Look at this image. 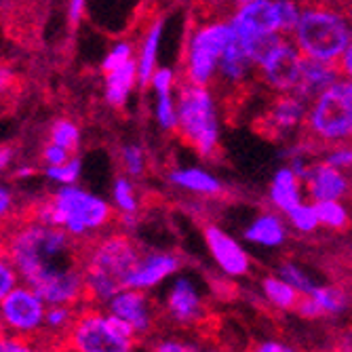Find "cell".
Masks as SVG:
<instances>
[{
    "label": "cell",
    "instance_id": "obj_1",
    "mask_svg": "<svg viewBox=\"0 0 352 352\" xmlns=\"http://www.w3.org/2000/svg\"><path fill=\"white\" fill-rule=\"evenodd\" d=\"M3 247L21 283L36 289L47 304L78 306L85 300L82 247L66 230L30 217L7 230Z\"/></svg>",
    "mask_w": 352,
    "mask_h": 352
},
{
    "label": "cell",
    "instance_id": "obj_2",
    "mask_svg": "<svg viewBox=\"0 0 352 352\" xmlns=\"http://www.w3.org/2000/svg\"><path fill=\"white\" fill-rule=\"evenodd\" d=\"M30 215L66 230L78 243H89L112 223L114 205L78 184H68L55 188L51 195L36 201L30 209Z\"/></svg>",
    "mask_w": 352,
    "mask_h": 352
},
{
    "label": "cell",
    "instance_id": "obj_3",
    "mask_svg": "<svg viewBox=\"0 0 352 352\" xmlns=\"http://www.w3.org/2000/svg\"><path fill=\"white\" fill-rule=\"evenodd\" d=\"M142 258L131 236L122 232L100 234L82 249L85 300L93 306H106L120 289Z\"/></svg>",
    "mask_w": 352,
    "mask_h": 352
},
{
    "label": "cell",
    "instance_id": "obj_4",
    "mask_svg": "<svg viewBox=\"0 0 352 352\" xmlns=\"http://www.w3.org/2000/svg\"><path fill=\"white\" fill-rule=\"evenodd\" d=\"M292 38L306 57L338 63L352 43L350 13L342 7L308 3Z\"/></svg>",
    "mask_w": 352,
    "mask_h": 352
},
{
    "label": "cell",
    "instance_id": "obj_5",
    "mask_svg": "<svg viewBox=\"0 0 352 352\" xmlns=\"http://www.w3.org/2000/svg\"><path fill=\"white\" fill-rule=\"evenodd\" d=\"M177 135L203 158L219 148V120L215 98L205 85L184 80L177 91Z\"/></svg>",
    "mask_w": 352,
    "mask_h": 352
},
{
    "label": "cell",
    "instance_id": "obj_6",
    "mask_svg": "<svg viewBox=\"0 0 352 352\" xmlns=\"http://www.w3.org/2000/svg\"><path fill=\"white\" fill-rule=\"evenodd\" d=\"M306 135L318 146L352 142V80L340 76L308 106Z\"/></svg>",
    "mask_w": 352,
    "mask_h": 352
},
{
    "label": "cell",
    "instance_id": "obj_7",
    "mask_svg": "<svg viewBox=\"0 0 352 352\" xmlns=\"http://www.w3.org/2000/svg\"><path fill=\"white\" fill-rule=\"evenodd\" d=\"M138 331L124 318L95 308L76 314L63 346L78 352H129L135 348Z\"/></svg>",
    "mask_w": 352,
    "mask_h": 352
},
{
    "label": "cell",
    "instance_id": "obj_8",
    "mask_svg": "<svg viewBox=\"0 0 352 352\" xmlns=\"http://www.w3.org/2000/svg\"><path fill=\"white\" fill-rule=\"evenodd\" d=\"M236 38L230 21H211L199 25L188 38L184 59V80L209 87L217 76V63L226 47Z\"/></svg>",
    "mask_w": 352,
    "mask_h": 352
},
{
    "label": "cell",
    "instance_id": "obj_9",
    "mask_svg": "<svg viewBox=\"0 0 352 352\" xmlns=\"http://www.w3.org/2000/svg\"><path fill=\"white\" fill-rule=\"evenodd\" d=\"M49 304L30 285L19 283L0 298V329L21 338H34L45 331V316Z\"/></svg>",
    "mask_w": 352,
    "mask_h": 352
},
{
    "label": "cell",
    "instance_id": "obj_10",
    "mask_svg": "<svg viewBox=\"0 0 352 352\" xmlns=\"http://www.w3.org/2000/svg\"><path fill=\"white\" fill-rule=\"evenodd\" d=\"M304 68V53L294 38L283 36L258 63L260 80L274 93H294Z\"/></svg>",
    "mask_w": 352,
    "mask_h": 352
},
{
    "label": "cell",
    "instance_id": "obj_11",
    "mask_svg": "<svg viewBox=\"0 0 352 352\" xmlns=\"http://www.w3.org/2000/svg\"><path fill=\"white\" fill-rule=\"evenodd\" d=\"M230 23L236 36L283 34L276 0H249V3L239 5V9L230 17Z\"/></svg>",
    "mask_w": 352,
    "mask_h": 352
},
{
    "label": "cell",
    "instance_id": "obj_12",
    "mask_svg": "<svg viewBox=\"0 0 352 352\" xmlns=\"http://www.w3.org/2000/svg\"><path fill=\"white\" fill-rule=\"evenodd\" d=\"M179 268H182V260L175 253H167V251L142 253L140 262L135 264L131 274L126 276L124 287H129V289H142V292L154 289L156 285H161Z\"/></svg>",
    "mask_w": 352,
    "mask_h": 352
},
{
    "label": "cell",
    "instance_id": "obj_13",
    "mask_svg": "<svg viewBox=\"0 0 352 352\" xmlns=\"http://www.w3.org/2000/svg\"><path fill=\"white\" fill-rule=\"evenodd\" d=\"M205 243L213 255L215 264L221 268L223 274L228 276H245L251 268L249 253L243 249V245L232 239L228 232H223L219 226H207L205 228Z\"/></svg>",
    "mask_w": 352,
    "mask_h": 352
},
{
    "label": "cell",
    "instance_id": "obj_14",
    "mask_svg": "<svg viewBox=\"0 0 352 352\" xmlns=\"http://www.w3.org/2000/svg\"><path fill=\"white\" fill-rule=\"evenodd\" d=\"M165 308H167V314L171 316V321L184 327L197 325L205 316L203 298L197 289V285L188 276H179L173 283L171 292L165 300Z\"/></svg>",
    "mask_w": 352,
    "mask_h": 352
},
{
    "label": "cell",
    "instance_id": "obj_15",
    "mask_svg": "<svg viewBox=\"0 0 352 352\" xmlns=\"http://www.w3.org/2000/svg\"><path fill=\"white\" fill-rule=\"evenodd\" d=\"M106 308L112 314L124 318L126 323H131L140 338L146 336V333H150V329L154 325L152 304H150L146 292H142V289H129V287H124V289H120L106 304Z\"/></svg>",
    "mask_w": 352,
    "mask_h": 352
},
{
    "label": "cell",
    "instance_id": "obj_16",
    "mask_svg": "<svg viewBox=\"0 0 352 352\" xmlns=\"http://www.w3.org/2000/svg\"><path fill=\"white\" fill-rule=\"evenodd\" d=\"M308 102H304L296 93H276L272 106L266 112V131L274 135H283L304 126L308 116Z\"/></svg>",
    "mask_w": 352,
    "mask_h": 352
},
{
    "label": "cell",
    "instance_id": "obj_17",
    "mask_svg": "<svg viewBox=\"0 0 352 352\" xmlns=\"http://www.w3.org/2000/svg\"><path fill=\"white\" fill-rule=\"evenodd\" d=\"M304 184L312 201H329V199L342 201L350 192V182L344 175V171L325 161L318 165H310Z\"/></svg>",
    "mask_w": 352,
    "mask_h": 352
},
{
    "label": "cell",
    "instance_id": "obj_18",
    "mask_svg": "<svg viewBox=\"0 0 352 352\" xmlns=\"http://www.w3.org/2000/svg\"><path fill=\"white\" fill-rule=\"evenodd\" d=\"M342 76L340 66L331 61H321V59H312L304 55V68H302V78L296 87V95L304 102H312L318 93L323 89H327L333 80H338Z\"/></svg>",
    "mask_w": 352,
    "mask_h": 352
},
{
    "label": "cell",
    "instance_id": "obj_19",
    "mask_svg": "<svg viewBox=\"0 0 352 352\" xmlns=\"http://www.w3.org/2000/svg\"><path fill=\"white\" fill-rule=\"evenodd\" d=\"M253 70H255V63H253L251 55L247 53L245 45L236 36L219 57L217 78L228 87H241L251 76Z\"/></svg>",
    "mask_w": 352,
    "mask_h": 352
},
{
    "label": "cell",
    "instance_id": "obj_20",
    "mask_svg": "<svg viewBox=\"0 0 352 352\" xmlns=\"http://www.w3.org/2000/svg\"><path fill=\"white\" fill-rule=\"evenodd\" d=\"M135 85H140L138 59H131L110 72H104V98L112 108H122Z\"/></svg>",
    "mask_w": 352,
    "mask_h": 352
},
{
    "label": "cell",
    "instance_id": "obj_21",
    "mask_svg": "<svg viewBox=\"0 0 352 352\" xmlns=\"http://www.w3.org/2000/svg\"><path fill=\"white\" fill-rule=\"evenodd\" d=\"M302 179L300 175L292 169V167H280L274 177H272V186H270V203L287 213L289 209H294L296 205H300L304 201L302 197Z\"/></svg>",
    "mask_w": 352,
    "mask_h": 352
},
{
    "label": "cell",
    "instance_id": "obj_22",
    "mask_svg": "<svg viewBox=\"0 0 352 352\" xmlns=\"http://www.w3.org/2000/svg\"><path fill=\"white\" fill-rule=\"evenodd\" d=\"M163 28L165 21L163 19H154L142 41V47L138 51V78H140V87L146 89L150 87L152 74L156 70V59H158V47H161V36H163Z\"/></svg>",
    "mask_w": 352,
    "mask_h": 352
},
{
    "label": "cell",
    "instance_id": "obj_23",
    "mask_svg": "<svg viewBox=\"0 0 352 352\" xmlns=\"http://www.w3.org/2000/svg\"><path fill=\"white\" fill-rule=\"evenodd\" d=\"M245 239L260 247H280L287 241V226L276 213L266 211L251 221V226L245 230Z\"/></svg>",
    "mask_w": 352,
    "mask_h": 352
},
{
    "label": "cell",
    "instance_id": "obj_24",
    "mask_svg": "<svg viewBox=\"0 0 352 352\" xmlns=\"http://www.w3.org/2000/svg\"><path fill=\"white\" fill-rule=\"evenodd\" d=\"M169 182L175 184L182 190L195 192V195L203 197H217L221 192V184L217 177H213L209 171L199 167H184L169 173Z\"/></svg>",
    "mask_w": 352,
    "mask_h": 352
},
{
    "label": "cell",
    "instance_id": "obj_25",
    "mask_svg": "<svg viewBox=\"0 0 352 352\" xmlns=\"http://www.w3.org/2000/svg\"><path fill=\"white\" fill-rule=\"evenodd\" d=\"M262 294L264 298L278 310H296L302 294L280 276L262 278Z\"/></svg>",
    "mask_w": 352,
    "mask_h": 352
},
{
    "label": "cell",
    "instance_id": "obj_26",
    "mask_svg": "<svg viewBox=\"0 0 352 352\" xmlns=\"http://www.w3.org/2000/svg\"><path fill=\"white\" fill-rule=\"evenodd\" d=\"M316 304L323 308L325 316H340L350 308V298L348 294L338 285H316L310 294Z\"/></svg>",
    "mask_w": 352,
    "mask_h": 352
},
{
    "label": "cell",
    "instance_id": "obj_27",
    "mask_svg": "<svg viewBox=\"0 0 352 352\" xmlns=\"http://www.w3.org/2000/svg\"><path fill=\"white\" fill-rule=\"evenodd\" d=\"M312 203H314V209L318 215V223H321L323 228L346 230L350 226V213L342 205V201L329 199V201H312Z\"/></svg>",
    "mask_w": 352,
    "mask_h": 352
},
{
    "label": "cell",
    "instance_id": "obj_28",
    "mask_svg": "<svg viewBox=\"0 0 352 352\" xmlns=\"http://www.w3.org/2000/svg\"><path fill=\"white\" fill-rule=\"evenodd\" d=\"M112 205L120 215H135L140 209V199L135 186L129 177L118 175L112 184Z\"/></svg>",
    "mask_w": 352,
    "mask_h": 352
},
{
    "label": "cell",
    "instance_id": "obj_29",
    "mask_svg": "<svg viewBox=\"0 0 352 352\" xmlns=\"http://www.w3.org/2000/svg\"><path fill=\"white\" fill-rule=\"evenodd\" d=\"M78 310L70 304H49L47 316H45V333L55 336H66L74 323Z\"/></svg>",
    "mask_w": 352,
    "mask_h": 352
},
{
    "label": "cell",
    "instance_id": "obj_30",
    "mask_svg": "<svg viewBox=\"0 0 352 352\" xmlns=\"http://www.w3.org/2000/svg\"><path fill=\"white\" fill-rule=\"evenodd\" d=\"M49 142H55L70 152H76L80 146V126L70 118H57L49 126Z\"/></svg>",
    "mask_w": 352,
    "mask_h": 352
},
{
    "label": "cell",
    "instance_id": "obj_31",
    "mask_svg": "<svg viewBox=\"0 0 352 352\" xmlns=\"http://www.w3.org/2000/svg\"><path fill=\"white\" fill-rule=\"evenodd\" d=\"M156 122L165 131L177 129V98H173V91L156 93Z\"/></svg>",
    "mask_w": 352,
    "mask_h": 352
},
{
    "label": "cell",
    "instance_id": "obj_32",
    "mask_svg": "<svg viewBox=\"0 0 352 352\" xmlns=\"http://www.w3.org/2000/svg\"><path fill=\"white\" fill-rule=\"evenodd\" d=\"M287 219H289L292 226L302 232V234H310L314 232L321 223H318V215H316V209H314V203H306L302 201L300 205H296L294 209H289L285 213Z\"/></svg>",
    "mask_w": 352,
    "mask_h": 352
},
{
    "label": "cell",
    "instance_id": "obj_33",
    "mask_svg": "<svg viewBox=\"0 0 352 352\" xmlns=\"http://www.w3.org/2000/svg\"><path fill=\"white\" fill-rule=\"evenodd\" d=\"M82 173V163L78 156H72L70 161L55 167H45V177L55 184V186H68V184H78V177Z\"/></svg>",
    "mask_w": 352,
    "mask_h": 352
},
{
    "label": "cell",
    "instance_id": "obj_34",
    "mask_svg": "<svg viewBox=\"0 0 352 352\" xmlns=\"http://www.w3.org/2000/svg\"><path fill=\"white\" fill-rule=\"evenodd\" d=\"M120 163L129 177H140L146 171V152L138 144H126L120 150Z\"/></svg>",
    "mask_w": 352,
    "mask_h": 352
},
{
    "label": "cell",
    "instance_id": "obj_35",
    "mask_svg": "<svg viewBox=\"0 0 352 352\" xmlns=\"http://www.w3.org/2000/svg\"><path fill=\"white\" fill-rule=\"evenodd\" d=\"M278 276L285 278L292 287H296V289H298L302 296H310L312 289L316 287V285L312 283V278H310L298 264H294V262H283V264L278 266Z\"/></svg>",
    "mask_w": 352,
    "mask_h": 352
},
{
    "label": "cell",
    "instance_id": "obj_36",
    "mask_svg": "<svg viewBox=\"0 0 352 352\" xmlns=\"http://www.w3.org/2000/svg\"><path fill=\"white\" fill-rule=\"evenodd\" d=\"M133 53H135V49H133V45L129 41H116L110 47V51L106 53L104 61H102V72H110V70L122 66V63L135 59Z\"/></svg>",
    "mask_w": 352,
    "mask_h": 352
},
{
    "label": "cell",
    "instance_id": "obj_37",
    "mask_svg": "<svg viewBox=\"0 0 352 352\" xmlns=\"http://www.w3.org/2000/svg\"><path fill=\"white\" fill-rule=\"evenodd\" d=\"M19 283H21V278L11 260V255L7 253V249L3 245H0V298H5Z\"/></svg>",
    "mask_w": 352,
    "mask_h": 352
},
{
    "label": "cell",
    "instance_id": "obj_38",
    "mask_svg": "<svg viewBox=\"0 0 352 352\" xmlns=\"http://www.w3.org/2000/svg\"><path fill=\"white\" fill-rule=\"evenodd\" d=\"M17 91V72L11 63L0 59V106L9 104Z\"/></svg>",
    "mask_w": 352,
    "mask_h": 352
},
{
    "label": "cell",
    "instance_id": "obj_39",
    "mask_svg": "<svg viewBox=\"0 0 352 352\" xmlns=\"http://www.w3.org/2000/svg\"><path fill=\"white\" fill-rule=\"evenodd\" d=\"M19 203H17V195L13 192V188L5 182H0V223H7L17 215Z\"/></svg>",
    "mask_w": 352,
    "mask_h": 352
},
{
    "label": "cell",
    "instance_id": "obj_40",
    "mask_svg": "<svg viewBox=\"0 0 352 352\" xmlns=\"http://www.w3.org/2000/svg\"><path fill=\"white\" fill-rule=\"evenodd\" d=\"M74 156V152H70L68 148H63L55 142H47L41 150V161L45 163V167H55V165H63L66 161Z\"/></svg>",
    "mask_w": 352,
    "mask_h": 352
},
{
    "label": "cell",
    "instance_id": "obj_41",
    "mask_svg": "<svg viewBox=\"0 0 352 352\" xmlns=\"http://www.w3.org/2000/svg\"><path fill=\"white\" fill-rule=\"evenodd\" d=\"M325 163L338 169H352V144H338L325 154Z\"/></svg>",
    "mask_w": 352,
    "mask_h": 352
},
{
    "label": "cell",
    "instance_id": "obj_42",
    "mask_svg": "<svg viewBox=\"0 0 352 352\" xmlns=\"http://www.w3.org/2000/svg\"><path fill=\"white\" fill-rule=\"evenodd\" d=\"M32 348H34V344L30 342V338H21L17 333L0 329V352H25Z\"/></svg>",
    "mask_w": 352,
    "mask_h": 352
},
{
    "label": "cell",
    "instance_id": "obj_43",
    "mask_svg": "<svg viewBox=\"0 0 352 352\" xmlns=\"http://www.w3.org/2000/svg\"><path fill=\"white\" fill-rule=\"evenodd\" d=\"M150 87L154 93H163V91H173L175 87V72L171 68H156L150 80Z\"/></svg>",
    "mask_w": 352,
    "mask_h": 352
},
{
    "label": "cell",
    "instance_id": "obj_44",
    "mask_svg": "<svg viewBox=\"0 0 352 352\" xmlns=\"http://www.w3.org/2000/svg\"><path fill=\"white\" fill-rule=\"evenodd\" d=\"M296 312L302 318H306V321H316V318H323L325 316L323 308L316 304V300L312 296H302L300 302H298V306H296Z\"/></svg>",
    "mask_w": 352,
    "mask_h": 352
},
{
    "label": "cell",
    "instance_id": "obj_45",
    "mask_svg": "<svg viewBox=\"0 0 352 352\" xmlns=\"http://www.w3.org/2000/svg\"><path fill=\"white\" fill-rule=\"evenodd\" d=\"M87 11H89V0H68V5H66L68 23L72 28L80 25V21L85 19Z\"/></svg>",
    "mask_w": 352,
    "mask_h": 352
},
{
    "label": "cell",
    "instance_id": "obj_46",
    "mask_svg": "<svg viewBox=\"0 0 352 352\" xmlns=\"http://www.w3.org/2000/svg\"><path fill=\"white\" fill-rule=\"evenodd\" d=\"M15 158H17V154H15V148H13V146H9V144H0V173H5V171L13 169Z\"/></svg>",
    "mask_w": 352,
    "mask_h": 352
},
{
    "label": "cell",
    "instance_id": "obj_47",
    "mask_svg": "<svg viewBox=\"0 0 352 352\" xmlns=\"http://www.w3.org/2000/svg\"><path fill=\"white\" fill-rule=\"evenodd\" d=\"M199 346H192L186 342H173V340H163L161 344H156L154 350L158 352H190V350H197Z\"/></svg>",
    "mask_w": 352,
    "mask_h": 352
},
{
    "label": "cell",
    "instance_id": "obj_48",
    "mask_svg": "<svg viewBox=\"0 0 352 352\" xmlns=\"http://www.w3.org/2000/svg\"><path fill=\"white\" fill-rule=\"evenodd\" d=\"M338 66H340L342 76H346V78H350V80H352V43L348 45L346 53H344V55H342V59L338 61Z\"/></svg>",
    "mask_w": 352,
    "mask_h": 352
},
{
    "label": "cell",
    "instance_id": "obj_49",
    "mask_svg": "<svg viewBox=\"0 0 352 352\" xmlns=\"http://www.w3.org/2000/svg\"><path fill=\"white\" fill-rule=\"evenodd\" d=\"M258 350H260V352H289V350H292V346L266 340V342H262V344L258 346Z\"/></svg>",
    "mask_w": 352,
    "mask_h": 352
},
{
    "label": "cell",
    "instance_id": "obj_50",
    "mask_svg": "<svg viewBox=\"0 0 352 352\" xmlns=\"http://www.w3.org/2000/svg\"><path fill=\"white\" fill-rule=\"evenodd\" d=\"M13 175H15V179H30L36 175V169H34V165H17L13 169Z\"/></svg>",
    "mask_w": 352,
    "mask_h": 352
},
{
    "label": "cell",
    "instance_id": "obj_51",
    "mask_svg": "<svg viewBox=\"0 0 352 352\" xmlns=\"http://www.w3.org/2000/svg\"><path fill=\"white\" fill-rule=\"evenodd\" d=\"M340 348H344V350H352V327H350V329H346V331L340 336Z\"/></svg>",
    "mask_w": 352,
    "mask_h": 352
},
{
    "label": "cell",
    "instance_id": "obj_52",
    "mask_svg": "<svg viewBox=\"0 0 352 352\" xmlns=\"http://www.w3.org/2000/svg\"><path fill=\"white\" fill-rule=\"evenodd\" d=\"M314 5H329V7H342L340 0H310Z\"/></svg>",
    "mask_w": 352,
    "mask_h": 352
},
{
    "label": "cell",
    "instance_id": "obj_53",
    "mask_svg": "<svg viewBox=\"0 0 352 352\" xmlns=\"http://www.w3.org/2000/svg\"><path fill=\"white\" fill-rule=\"evenodd\" d=\"M234 5H243V3H249V0H232Z\"/></svg>",
    "mask_w": 352,
    "mask_h": 352
},
{
    "label": "cell",
    "instance_id": "obj_54",
    "mask_svg": "<svg viewBox=\"0 0 352 352\" xmlns=\"http://www.w3.org/2000/svg\"><path fill=\"white\" fill-rule=\"evenodd\" d=\"M350 262H352V253H350Z\"/></svg>",
    "mask_w": 352,
    "mask_h": 352
}]
</instances>
